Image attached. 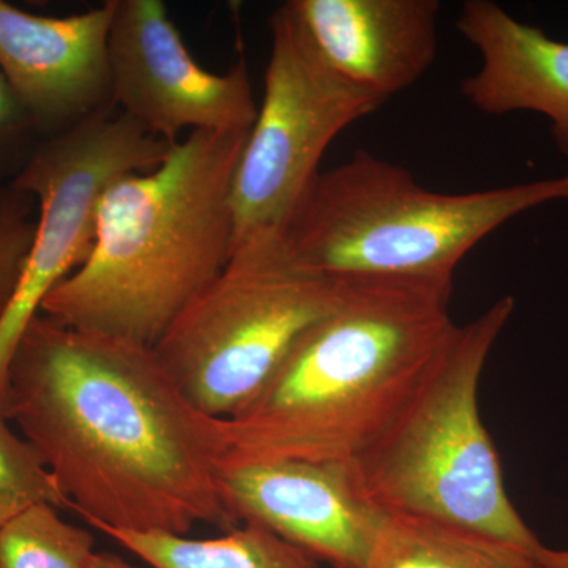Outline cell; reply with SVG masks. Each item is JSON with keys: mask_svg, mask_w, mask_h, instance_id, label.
Masks as SVG:
<instances>
[{"mask_svg": "<svg viewBox=\"0 0 568 568\" xmlns=\"http://www.w3.org/2000/svg\"><path fill=\"white\" fill-rule=\"evenodd\" d=\"M17 422L92 528L189 536L239 526L219 470L223 420L186 398L152 346L33 317L7 375Z\"/></svg>", "mask_w": 568, "mask_h": 568, "instance_id": "obj_1", "label": "cell"}, {"mask_svg": "<svg viewBox=\"0 0 568 568\" xmlns=\"http://www.w3.org/2000/svg\"><path fill=\"white\" fill-rule=\"evenodd\" d=\"M450 295L424 283H345L339 304L223 420V463L353 462L405 406L457 327Z\"/></svg>", "mask_w": 568, "mask_h": 568, "instance_id": "obj_2", "label": "cell"}, {"mask_svg": "<svg viewBox=\"0 0 568 568\" xmlns=\"http://www.w3.org/2000/svg\"><path fill=\"white\" fill-rule=\"evenodd\" d=\"M248 133H189L159 166L112 182L88 260L41 315L155 346L233 254V183Z\"/></svg>", "mask_w": 568, "mask_h": 568, "instance_id": "obj_3", "label": "cell"}, {"mask_svg": "<svg viewBox=\"0 0 568 568\" xmlns=\"http://www.w3.org/2000/svg\"><path fill=\"white\" fill-rule=\"evenodd\" d=\"M568 201V173L480 192L426 190L366 151L321 171L284 227L291 253L338 283L410 282L454 290L467 253L519 213Z\"/></svg>", "mask_w": 568, "mask_h": 568, "instance_id": "obj_4", "label": "cell"}, {"mask_svg": "<svg viewBox=\"0 0 568 568\" xmlns=\"http://www.w3.org/2000/svg\"><path fill=\"white\" fill-rule=\"evenodd\" d=\"M511 295L452 332L416 392L353 459L381 514L435 523L536 552L544 547L511 504L478 407L481 373L514 315Z\"/></svg>", "mask_w": 568, "mask_h": 568, "instance_id": "obj_5", "label": "cell"}, {"mask_svg": "<svg viewBox=\"0 0 568 568\" xmlns=\"http://www.w3.org/2000/svg\"><path fill=\"white\" fill-rule=\"evenodd\" d=\"M343 294L345 283L295 260L283 231H263L234 246L153 351L197 409L227 420Z\"/></svg>", "mask_w": 568, "mask_h": 568, "instance_id": "obj_6", "label": "cell"}, {"mask_svg": "<svg viewBox=\"0 0 568 568\" xmlns=\"http://www.w3.org/2000/svg\"><path fill=\"white\" fill-rule=\"evenodd\" d=\"M268 28L263 104L234 175V246L284 231L335 138L384 104L328 65L290 2Z\"/></svg>", "mask_w": 568, "mask_h": 568, "instance_id": "obj_7", "label": "cell"}, {"mask_svg": "<svg viewBox=\"0 0 568 568\" xmlns=\"http://www.w3.org/2000/svg\"><path fill=\"white\" fill-rule=\"evenodd\" d=\"M173 144L145 132L118 108L40 141L13 183L39 205L36 241L17 293L0 317V418L14 347L41 305L84 264L95 239L97 211L112 182L153 170Z\"/></svg>", "mask_w": 568, "mask_h": 568, "instance_id": "obj_8", "label": "cell"}, {"mask_svg": "<svg viewBox=\"0 0 568 568\" xmlns=\"http://www.w3.org/2000/svg\"><path fill=\"white\" fill-rule=\"evenodd\" d=\"M110 67L114 106L145 132L248 133L257 118L244 61L226 73L203 69L186 50L162 0H112Z\"/></svg>", "mask_w": 568, "mask_h": 568, "instance_id": "obj_9", "label": "cell"}, {"mask_svg": "<svg viewBox=\"0 0 568 568\" xmlns=\"http://www.w3.org/2000/svg\"><path fill=\"white\" fill-rule=\"evenodd\" d=\"M219 489L237 525L263 526L334 568L368 567L384 514L366 500L353 463H223Z\"/></svg>", "mask_w": 568, "mask_h": 568, "instance_id": "obj_10", "label": "cell"}, {"mask_svg": "<svg viewBox=\"0 0 568 568\" xmlns=\"http://www.w3.org/2000/svg\"><path fill=\"white\" fill-rule=\"evenodd\" d=\"M114 3L41 17L0 0V71L41 140L114 106L110 28Z\"/></svg>", "mask_w": 568, "mask_h": 568, "instance_id": "obj_11", "label": "cell"}, {"mask_svg": "<svg viewBox=\"0 0 568 568\" xmlns=\"http://www.w3.org/2000/svg\"><path fill=\"white\" fill-rule=\"evenodd\" d=\"M328 65L386 103L429 70L437 0H290Z\"/></svg>", "mask_w": 568, "mask_h": 568, "instance_id": "obj_12", "label": "cell"}, {"mask_svg": "<svg viewBox=\"0 0 568 568\" xmlns=\"http://www.w3.org/2000/svg\"><path fill=\"white\" fill-rule=\"evenodd\" d=\"M458 32L480 55L462 82L463 97L489 115L529 111L551 123L556 148L568 155V43L511 17L491 0H467Z\"/></svg>", "mask_w": 568, "mask_h": 568, "instance_id": "obj_13", "label": "cell"}, {"mask_svg": "<svg viewBox=\"0 0 568 568\" xmlns=\"http://www.w3.org/2000/svg\"><path fill=\"white\" fill-rule=\"evenodd\" d=\"M100 532L152 568H321L320 560L254 523H242L222 537L201 540L164 532Z\"/></svg>", "mask_w": 568, "mask_h": 568, "instance_id": "obj_14", "label": "cell"}, {"mask_svg": "<svg viewBox=\"0 0 568 568\" xmlns=\"http://www.w3.org/2000/svg\"><path fill=\"white\" fill-rule=\"evenodd\" d=\"M538 551L422 519L384 515L366 568H540Z\"/></svg>", "mask_w": 568, "mask_h": 568, "instance_id": "obj_15", "label": "cell"}, {"mask_svg": "<svg viewBox=\"0 0 568 568\" xmlns=\"http://www.w3.org/2000/svg\"><path fill=\"white\" fill-rule=\"evenodd\" d=\"M95 538L58 508L36 506L0 528V568H89Z\"/></svg>", "mask_w": 568, "mask_h": 568, "instance_id": "obj_16", "label": "cell"}, {"mask_svg": "<svg viewBox=\"0 0 568 568\" xmlns=\"http://www.w3.org/2000/svg\"><path fill=\"white\" fill-rule=\"evenodd\" d=\"M0 418V528L36 506L70 508L36 448Z\"/></svg>", "mask_w": 568, "mask_h": 568, "instance_id": "obj_17", "label": "cell"}, {"mask_svg": "<svg viewBox=\"0 0 568 568\" xmlns=\"http://www.w3.org/2000/svg\"><path fill=\"white\" fill-rule=\"evenodd\" d=\"M39 205L13 182L0 186V317L17 293L36 241Z\"/></svg>", "mask_w": 568, "mask_h": 568, "instance_id": "obj_18", "label": "cell"}, {"mask_svg": "<svg viewBox=\"0 0 568 568\" xmlns=\"http://www.w3.org/2000/svg\"><path fill=\"white\" fill-rule=\"evenodd\" d=\"M40 141L31 115L0 71V186L21 174Z\"/></svg>", "mask_w": 568, "mask_h": 568, "instance_id": "obj_19", "label": "cell"}, {"mask_svg": "<svg viewBox=\"0 0 568 568\" xmlns=\"http://www.w3.org/2000/svg\"><path fill=\"white\" fill-rule=\"evenodd\" d=\"M540 568H568V549L541 547L537 555Z\"/></svg>", "mask_w": 568, "mask_h": 568, "instance_id": "obj_20", "label": "cell"}, {"mask_svg": "<svg viewBox=\"0 0 568 568\" xmlns=\"http://www.w3.org/2000/svg\"><path fill=\"white\" fill-rule=\"evenodd\" d=\"M89 568H142L126 562L121 556L112 555V552H99L93 556L91 567Z\"/></svg>", "mask_w": 568, "mask_h": 568, "instance_id": "obj_21", "label": "cell"}]
</instances>
